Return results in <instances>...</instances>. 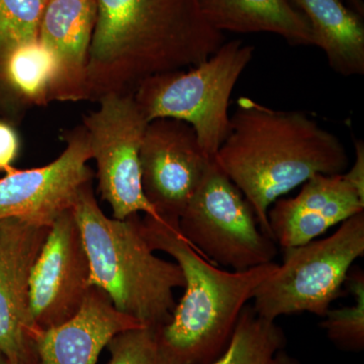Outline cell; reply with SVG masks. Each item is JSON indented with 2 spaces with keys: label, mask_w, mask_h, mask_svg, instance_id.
Returning <instances> with one entry per match:
<instances>
[{
  "label": "cell",
  "mask_w": 364,
  "mask_h": 364,
  "mask_svg": "<svg viewBox=\"0 0 364 364\" xmlns=\"http://www.w3.org/2000/svg\"><path fill=\"white\" fill-rule=\"evenodd\" d=\"M364 212V191L344 173L318 174L294 198H280L267 213L270 236L282 249L316 240L332 227Z\"/></svg>",
  "instance_id": "cell-13"
},
{
  "label": "cell",
  "mask_w": 364,
  "mask_h": 364,
  "mask_svg": "<svg viewBox=\"0 0 364 364\" xmlns=\"http://www.w3.org/2000/svg\"><path fill=\"white\" fill-rule=\"evenodd\" d=\"M305 16L315 44L344 76L364 73V26L341 0H289Z\"/></svg>",
  "instance_id": "cell-17"
},
{
  "label": "cell",
  "mask_w": 364,
  "mask_h": 364,
  "mask_svg": "<svg viewBox=\"0 0 364 364\" xmlns=\"http://www.w3.org/2000/svg\"><path fill=\"white\" fill-rule=\"evenodd\" d=\"M215 161L272 238L267 213L272 203L318 174L344 173L349 157L338 136L305 112L240 97Z\"/></svg>",
  "instance_id": "cell-2"
},
{
  "label": "cell",
  "mask_w": 364,
  "mask_h": 364,
  "mask_svg": "<svg viewBox=\"0 0 364 364\" xmlns=\"http://www.w3.org/2000/svg\"><path fill=\"white\" fill-rule=\"evenodd\" d=\"M46 1H48V0H46Z\"/></svg>",
  "instance_id": "cell-26"
},
{
  "label": "cell",
  "mask_w": 364,
  "mask_h": 364,
  "mask_svg": "<svg viewBox=\"0 0 364 364\" xmlns=\"http://www.w3.org/2000/svg\"><path fill=\"white\" fill-rule=\"evenodd\" d=\"M0 364H13L0 352Z\"/></svg>",
  "instance_id": "cell-25"
},
{
  "label": "cell",
  "mask_w": 364,
  "mask_h": 364,
  "mask_svg": "<svg viewBox=\"0 0 364 364\" xmlns=\"http://www.w3.org/2000/svg\"><path fill=\"white\" fill-rule=\"evenodd\" d=\"M58 80L57 60L39 40L14 48L0 66V88L18 105L55 100Z\"/></svg>",
  "instance_id": "cell-18"
},
{
  "label": "cell",
  "mask_w": 364,
  "mask_h": 364,
  "mask_svg": "<svg viewBox=\"0 0 364 364\" xmlns=\"http://www.w3.org/2000/svg\"><path fill=\"white\" fill-rule=\"evenodd\" d=\"M97 0H48L39 38L51 50L59 66L55 100H86L91 40L97 21Z\"/></svg>",
  "instance_id": "cell-15"
},
{
  "label": "cell",
  "mask_w": 364,
  "mask_h": 364,
  "mask_svg": "<svg viewBox=\"0 0 364 364\" xmlns=\"http://www.w3.org/2000/svg\"><path fill=\"white\" fill-rule=\"evenodd\" d=\"M212 161L188 124L173 119L148 124L140 150L141 176L144 195L159 217L178 221Z\"/></svg>",
  "instance_id": "cell-11"
},
{
  "label": "cell",
  "mask_w": 364,
  "mask_h": 364,
  "mask_svg": "<svg viewBox=\"0 0 364 364\" xmlns=\"http://www.w3.org/2000/svg\"><path fill=\"white\" fill-rule=\"evenodd\" d=\"M65 150L54 161L39 168H11L0 178V220L21 218L51 227L71 210L79 193L92 181L88 167L90 143L85 127L64 136Z\"/></svg>",
  "instance_id": "cell-10"
},
{
  "label": "cell",
  "mask_w": 364,
  "mask_h": 364,
  "mask_svg": "<svg viewBox=\"0 0 364 364\" xmlns=\"http://www.w3.org/2000/svg\"><path fill=\"white\" fill-rule=\"evenodd\" d=\"M86 100L134 95L146 79L198 65L225 43L198 0H97Z\"/></svg>",
  "instance_id": "cell-1"
},
{
  "label": "cell",
  "mask_w": 364,
  "mask_h": 364,
  "mask_svg": "<svg viewBox=\"0 0 364 364\" xmlns=\"http://www.w3.org/2000/svg\"><path fill=\"white\" fill-rule=\"evenodd\" d=\"M140 327L145 326L119 312L104 291L91 287L73 317L41 332L38 364H97L114 336Z\"/></svg>",
  "instance_id": "cell-14"
},
{
  "label": "cell",
  "mask_w": 364,
  "mask_h": 364,
  "mask_svg": "<svg viewBox=\"0 0 364 364\" xmlns=\"http://www.w3.org/2000/svg\"><path fill=\"white\" fill-rule=\"evenodd\" d=\"M287 342L275 321L260 317L247 305L226 350L208 364H301L287 351Z\"/></svg>",
  "instance_id": "cell-19"
},
{
  "label": "cell",
  "mask_w": 364,
  "mask_h": 364,
  "mask_svg": "<svg viewBox=\"0 0 364 364\" xmlns=\"http://www.w3.org/2000/svg\"><path fill=\"white\" fill-rule=\"evenodd\" d=\"M109 364H174L163 349L159 329L140 327L117 334L107 345Z\"/></svg>",
  "instance_id": "cell-22"
},
{
  "label": "cell",
  "mask_w": 364,
  "mask_h": 364,
  "mask_svg": "<svg viewBox=\"0 0 364 364\" xmlns=\"http://www.w3.org/2000/svg\"><path fill=\"white\" fill-rule=\"evenodd\" d=\"M46 0H0V66L14 48L39 38Z\"/></svg>",
  "instance_id": "cell-21"
},
{
  "label": "cell",
  "mask_w": 364,
  "mask_h": 364,
  "mask_svg": "<svg viewBox=\"0 0 364 364\" xmlns=\"http://www.w3.org/2000/svg\"><path fill=\"white\" fill-rule=\"evenodd\" d=\"M355 161L344 174L359 189L364 191V145L363 141L355 142Z\"/></svg>",
  "instance_id": "cell-24"
},
{
  "label": "cell",
  "mask_w": 364,
  "mask_h": 364,
  "mask_svg": "<svg viewBox=\"0 0 364 364\" xmlns=\"http://www.w3.org/2000/svg\"><path fill=\"white\" fill-rule=\"evenodd\" d=\"M49 226L21 219L0 220V352L13 364H38L42 332L30 311V279Z\"/></svg>",
  "instance_id": "cell-9"
},
{
  "label": "cell",
  "mask_w": 364,
  "mask_h": 364,
  "mask_svg": "<svg viewBox=\"0 0 364 364\" xmlns=\"http://www.w3.org/2000/svg\"><path fill=\"white\" fill-rule=\"evenodd\" d=\"M85 117L91 159L97 163L98 191L109 203L112 218L139 213L159 217L144 195L140 150L148 122L133 95L109 93Z\"/></svg>",
  "instance_id": "cell-8"
},
{
  "label": "cell",
  "mask_w": 364,
  "mask_h": 364,
  "mask_svg": "<svg viewBox=\"0 0 364 364\" xmlns=\"http://www.w3.org/2000/svg\"><path fill=\"white\" fill-rule=\"evenodd\" d=\"M178 229L205 259L233 272L272 263L277 254L245 196L215 160L179 218Z\"/></svg>",
  "instance_id": "cell-7"
},
{
  "label": "cell",
  "mask_w": 364,
  "mask_h": 364,
  "mask_svg": "<svg viewBox=\"0 0 364 364\" xmlns=\"http://www.w3.org/2000/svg\"><path fill=\"white\" fill-rule=\"evenodd\" d=\"M90 277V261L71 208L51 225L31 272L35 325L43 331L73 317L91 289Z\"/></svg>",
  "instance_id": "cell-12"
},
{
  "label": "cell",
  "mask_w": 364,
  "mask_h": 364,
  "mask_svg": "<svg viewBox=\"0 0 364 364\" xmlns=\"http://www.w3.org/2000/svg\"><path fill=\"white\" fill-rule=\"evenodd\" d=\"M20 146L16 129L11 124L0 121V171L7 172L14 168Z\"/></svg>",
  "instance_id": "cell-23"
},
{
  "label": "cell",
  "mask_w": 364,
  "mask_h": 364,
  "mask_svg": "<svg viewBox=\"0 0 364 364\" xmlns=\"http://www.w3.org/2000/svg\"><path fill=\"white\" fill-rule=\"evenodd\" d=\"M347 286L354 304L330 309L321 322L328 338L344 351L360 352L364 348V273L356 268L347 275Z\"/></svg>",
  "instance_id": "cell-20"
},
{
  "label": "cell",
  "mask_w": 364,
  "mask_h": 364,
  "mask_svg": "<svg viewBox=\"0 0 364 364\" xmlns=\"http://www.w3.org/2000/svg\"><path fill=\"white\" fill-rule=\"evenodd\" d=\"M140 226L153 250L171 256L184 277L183 296L168 324L159 329L163 349L174 364L212 363L226 350L242 311L279 264L223 269L189 245L178 221L145 215Z\"/></svg>",
  "instance_id": "cell-3"
},
{
  "label": "cell",
  "mask_w": 364,
  "mask_h": 364,
  "mask_svg": "<svg viewBox=\"0 0 364 364\" xmlns=\"http://www.w3.org/2000/svg\"><path fill=\"white\" fill-rule=\"evenodd\" d=\"M363 255L364 212L341 223L331 236L284 249L282 264L256 289L253 310L270 321L304 312L323 318Z\"/></svg>",
  "instance_id": "cell-6"
},
{
  "label": "cell",
  "mask_w": 364,
  "mask_h": 364,
  "mask_svg": "<svg viewBox=\"0 0 364 364\" xmlns=\"http://www.w3.org/2000/svg\"><path fill=\"white\" fill-rule=\"evenodd\" d=\"M254 50L239 40L225 42L212 56L188 70L146 79L133 97L148 123L173 119L188 124L203 153L215 160L229 134L232 92L252 60Z\"/></svg>",
  "instance_id": "cell-5"
},
{
  "label": "cell",
  "mask_w": 364,
  "mask_h": 364,
  "mask_svg": "<svg viewBox=\"0 0 364 364\" xmlns=\"http://www.w3.org/2000/svg\"><path fill=\"white\" fill-rule=\"evenodd\" d=\"M205 20L219 32L270 33L291 45H314L312 28L289 0H198Z\"/></svg>",
  "instance_id": "cell-16"
},
{
  "label": "cell",
  "mask_w": 364,
  "mask_h": 364,
  "mask_svg": "<svg viewBox=\"0 0 364 364\" xmlns=\"http://www.w3.org/2000/svg\"><path fill=\"white\" fill-rule=\"evenodd\" d=\"M72 210L90 261V286L145 327L168 324L176 306L174 291L184 287L183 273L176 262L155 254L138 215L126 220L107 217L91 182L81 189Z\"/></svg>",
  "instance_id": "cell-4"
}]
</instances>
